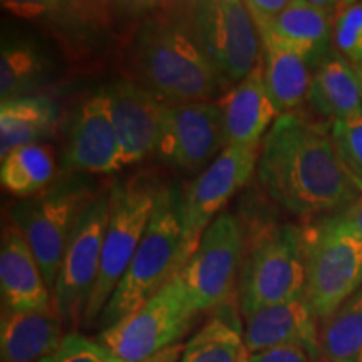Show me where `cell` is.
I'll return each mask as SVG.
<instances>
[{"label":"cell","instance_id":"6da1fadb","mask_svg":"<svg viewBox=\"0 0 362 362\" xmlns=\"http://www.w3.org/2000/svg\"><path fill=\"white\" fill-rule=\"evenodd\" d=\"M257 175L272 200L310 223L342 214L362 194L327 131L292 112L265 134Z\"/></svg>","mask_w":362,"mask_h":362},{"label":"cell","instance_id":"7a4b0ae2","mask_svg":"<svg viewBox=\"0 0 362 362\" xmlns=\"http://www.w3.org/2000/svg\"><path fill=\"white\" fill-rule=\"evenodd\" d=\"M141 86L163 104L211 101L225 84L206 56L188 4L160 7L143 19L133 40Z\"/></svg>","mask_w":362,"mask_h":362},{"label":"cell","instance_id":"3957f363","mask_svg":"<svg viewBox=\"0 0 362 362\" xmlns=\"http://www.w3.org/2000/svg\"><path fill=\"white\" fill-rule=\"evenodd\" d=\"M181 189L160 188L141 243L104 309L99 325L111 327L151 297L183 269Z\"/></svg>","mask_w":362,"mask_h":362},{"label":"cell","instance_id":"277c9868","mask_svg":"<svg viewBox=\"0 0 362 362\" xmlns=\"http://www.w3.org/2000/svg\"><path fill=\"white\" fill-rule=\"evenodd\" d=\"M305 257L302 228L267 223L245 242L237 285L243 317L265 307L305 297Z\"/></svg>","mask_w":362,"mask_h":362},{"label":"cell","instance_id":"5b68a950","mask_svg":"<svg viewBox=\"0 0 362 362\" xmlns=\"http://www.w3.org/2000/svg\"><path fill=\"white\" fill-rule=\"evenodd\" d=\"M305 300L325 322L362 287V240L339 214L302 228Z\"/></svg>","mask_w":362,"mask_h":362},{"label":"cell","instance_id":"8992f818","mask_svg":"<svg viewBox=\"0 0 362 362\" xmlns=\"http://www.w3.org/2000/svg\"><path fill=\"white\" fill-rule=\"evenodd\" d=\"M96 198L83 175L54 181L49 188L12 206V225L24 235L42 270L49 291H54L67 242L79 216Z\"/></svg>","mask_w":362,"mask_h":362},{"label":"cell","instance_id":"52a82bcc","mask_svg":"<svg viewBox=\"0 0 362 362\" xmlns=\"http://www.w3.org/2000/svg\"><path fill=\"white\" fill-rule=\"evenodd\" d=\"M158 189L146 181H117L110 192V220L103 242L98 280L86 305L83 322L99 324L107 302L124 277L146 232Z\"/></svg>","mask_w":362,"mask_h":362},{"label":"cell","instance_id":"ba28073f","mask_svg":"<svg viewBox=\"0 0 362 362\" xmlns=\"http://www.w3.org/2000/svg\"><path fill=\"white\" fill-rule=\"evenodd\" d=\"M200 310L176 275L146 304L111 327L96 341L123 362H143L180 344Z\"/></svg>","mask_w":362,"mask_h":362},{"label":"cell","instance_id":"9c48e42d","mask_svg":"<svg viewBox=\"0 0 362 362\" xmlns=\"http://www.w3.org/2000/svg\"><path fill=\"white\" fill-rule=\"evenodd\" d=\"M193 24L223 81L225 89L238 84L262 62V39L245 2L203 0L189 2Z\"/></svg>","mask_w":362,"mask_h":362},{"label":"cell","instance_id":"30bf717a","mask_svg":"<svg viewBox=\"0 0 362 362\" xmlns=\"http://www.w3.org/2000/svg\"><path fill=\"white\" fill-rule=\"evenodd\" d=\"M242 221L223 211L206 228L178 277L200 312L221 309L233 297L245 253Z\"/></svg>","mask_w":362,"mask_h":362},{"label":"cell","instance_id":"8fae6325","mask_svg":"<svg viewBox=\"0 0 362 362\" xmlns=\"http://www.w3.org/2000/svg\"><path fill=\"white\" fill-rule=\"evenodd\" d=\"M260 146H226L221 155L183 189V267L192 259L203 233L216 216L221 215L220 211L226 203L252 180L259 165Z\"/></svg>","mask_w":362,"mask_h":362},{"label":"cell","instance_id":"7c38bea8","mask_svg":"<svg viewBox=\"0 0 362 362\" xmlns=\"http://www.w3.org/2000/svg\"><path fill=\"white\" fill-rule=\"evenodd\" d=\"M110 220V193L96 194L79 216L67 242L52 300L56 314L71 324L84 319L86 305L98 280L103 242Z\"/></svg>","mask_w":362,"mask_h":362},{"label":"cell","instance_id":"4fadbf2b","mask_svg":"<svg viewBox=\"0 0 362 362\" xmlns=\"http://www.w3.org/2000/svg\"><path fill=\"white\" fill-rule=\"evenodd\" d=\"M225 148L223 117L218 103L163 106L155 155L165 165L200 175Z\"/></svg>","mask_w":362,"mask_h":362},{"label":"cell","instance_id":"5bb4252c","mask_svg":"<svg viewBox=\"0 0 362 362\" xmlns=\"http://www.w3.org/2000/svg\"><path fill=\"white\" fill-rule=\"evenodd\" d=\"M64 166L74 175H111L126 166L103 89L86 99L72 119Z\"/></svg>","mask_w":362,"mask_h":362},{"label":"cell","instance_id":"9a60e30c","mask_svg":"<svg viewBox=\"0 0 362 362\" xmlns=\"http://www.w3.org/2000/svg\"><path fill=\"white\" fill-rule=\"evenodd\" d=\"M111 121L119 138L126 166L155 155L163 104L151 90L129 79H119L103 89Z\"/></svg>","mask_w":362,"mask_h":362},{"label":"cell","instance_id":"2e32d148","mask_svg":"<svg viewBox=\"0 0 362 362\" xmlns=\"http://www.w3.org/2000/svg\"><path fill=\"white\" fill-rule=\"evenodd\" d=\"M226 146H260L280 112L265 84L264 62L221 94L218 101Z\"/></svg>","mask_w":362,"mask_h":362},{"label":"cell","instance_id":"e0dca14e","mask_svg":"<svg viewBox=\"0 0 362 362\" xmlns=\"http://www.w3.org/2000/svg\"><path fill=\"white\" fill-rule=\"evenodd\" d=\"M336 6L337 4L291 0L288 7L272 19L252 17L259 33L272 35L277 42L304 57L309 66H317L329 54L334 27L332 12Z\"/></svg>","mask_w":362,"mask_h":362},{"label":"cell","instance_id":"ac0fdd59","mask_svg":"<svg viewBox=\"0 0 362 362\" xmlns=\"http://www.w3.org/2000/svg\"><path fill=\"white\" fill-rule=\"evenodd\" d=\"M0 292L6 310L56 312L42 270L24 235L13 225L2 235Z\"/></svg>","mask_w":362,"mask_h":362},{"label":"cell","instance_id":"d6986e66","mask_svg":"<svg viewBox=\"0 0 362 362\" xmlns=\"http://www.w3.org/2000/svg\"><path fill=\"white\" fill-rule=\"evenodd\" d=\"M243 339L250 354L270 347L298 344L307 347L312 354L324 357L320 351V330L317 329V317L305 297L265 307L245 317Z\"/></svg>","mask_w":362,"mask_h":362},{"label":"cell","instance_id":"ffe728a7","mask_svg":"<svg viewBox=\"0 0 362 362\" xmlns=\"http://www.w3.org/2000/svg\"><path fill=\"white\" fill-rule=\"evenodd\" d=\"M61 317L56 312L4 310L0 352L4 362H40L61 346Z\"/></svg>","mask_w":362,"mask_h":362},{"label":"cell","instance_id":"44dd1931","mask_svg":"<svg viewBox=\"0 0 362 362\" xmlns=\"http://www.w3.org/2000/svg\"><path fill=\"white\" fill-rule=\"evenodd\" d=\"M307 103L332 123L361 112L362 83L354 66L339 52H329L312 72Z\"/></svg>","mask_w":362,"mask_h":362},{"label":"cell","instance_id":"7402d4cb","mask_svg":"<svg viewBox=\"0 0 362 362\" xmlns=\"http://www.w3.org/2000/svg\"><path fill=\"white\" fill-rule=\"evenodd\" d=\"M52 78V61L29 35H4L0 49V99L35 96Z\"/></svg>","mask_w":362,"mask_h":362},{"label":"cell","instance_id":"603a6c76","mask_svg":"<svg viewBox=\"0 0 362 362\" xmlns=\"http://www.w3.org/2000/svg\"><path fill=\"white\" fill-rule=\"evenodd\" d=\"M262 39V62L269 94L282 115H291L307 101L312 72L309 62L297 52L277 42L272 35L259 33Z\"/></svg>","mask_w":362,"mask_h":362},{"label":"cell","instance_id":"cb8c5ba5","mask_svg":"<svg viewBox=\"0 0 362 362\" xmlns=\"http://www.w3.org/2000/svg\"><path fill=\"white\" fill-rule=\"evenodd\" d=\"M56 119V103L42 94L0 104V158L16 148L39 143L52 133Z\"/></svg>","mask_w":362,"mask_h":362},{"label":"cell","instance_id":"d4e9b609","mask_svg":"<svg viewBox=\"0 0 362 362\" xmlns=\"http://www.w3.org/2000/svg\"><path fill=\"white\" fill-rule=\"evenodd\" d=\"M56 178V160L47 144H27L2 158L0 181L4 189L21 198H33Z\"/></svg>","mask_w":362,"mask_h":362},{"label":"cell","instance_id":"484cf974","mask_svg":"<svg viewBox=\"0 0 362 362\" xmlns=\"http://www.w3.org/2000/svg\"><path fill=\"white\" fill-rule=\"evenodd\" d=\"M243 329L216 315L185 344L180 362H250Z\"/></svg>","mask_w":362,"mask_h":362},{"label":"cell","instance_id":"4316f807","mask_svg":"<svg viewBox=\"0 0 362 362\" xmlns=\"http://www.w3.org/2000/svg\"><path fill=\"white\" fill-rule=\"evenodd\" d=\"M320 351L329 362H362V287L322 322Z\"/></svg>","mask_w":362,"mask_h":362},{"label":"cell","instance_id":"83f0119b","mask_svg":"<svg viewBox=\"0 0 362 362\" xmlns=\"http://www.w3.org/2000/svg\"><path fill=\"white\" fill-rule=\"evenodd\" d=\"M332 40L337 52L354 69L362 66V2L337 4L334 11Z\"/></svg>","mask_w":362,"mask_h":362},{"label":"cell","instance_id":"f1b7e54d","mask_svg":"<svg viewBox=\"0 0 362 362\" xmlns=\"http://www.w3.org/2000/svg\"><path fill=\"white\" fill-rule=\"evenodd\" d=\"M330 138L342 165L362 189V111L346 119L334 121Z\"/></svg>","mask_w":362,"mask_h":362},{"label":"cell","instance_id":"f546056e","mask_svg":"<svg viewBox=\"0 0 362 362\" xmlns=\"http://www.w3.org/2000/svg\"><path fill=\"white\" fill-rule=\"evenodd\" d=\"M40 362H123L98 341L81 334H67L61 346Z\"/></svg>","mask_w":362,"mask_h":362},{"label":"cell","instance_id":"4dcf8cb0","mask_svg":"<svg viewBox=\"0 0 362 362\" xmlns=\"http://www.w3.org/2000/svg\"><path fill=\"white\" fill-rule=\"evenodd\" d=\"M320 357L312 354L304 346L288 344V346L270 347V349L252 354L250 362H317Z\"/></svg>","mask_w":362,"mask_h":362},{"label":"cell","instance_id":"1f68e13d","mask_svg":"<svg viewBox=\"0 0 362 362\" xmlns=\"http://www.w3.org/2000/svg\"><path fill=\"white\" fill-rule=\"evenodd\" d=\"M245 4L252 16L272 19V17L279 16L284 8H287L291 0H248Z\"/></svg>","mask_w":362,"mask_h":362},{"label":"cell","instance_id":"d6a6232c","mask_svg":"<svg viewBox=\"0 0 362 362\" xmlns=\"http://www.w3.org/2000/svg\"><path fill=\"white\" fill-rule=\"evenodd\" d=\"M344 220L347 221V223L351 225V228L354 230V232L359 235V238L362 240V194L357 200L352 203V205L347 208V210H344L342 214Z\"/></svg>","mask_w":362,"mask_h":362},{"label":"cell","instance_id":"836d02e7","mask_svg":"<svg viewBox=\"0 0 362 362\" xmlns=\"http://www.w3.org/2000/svg\"><path fill=\"white\" fill-rule=\"evenodd\" d=\"M185 344H175V346L168 347L166 351L160 352V354L149 357V359L143 362H180L181 354H183Z\"/></svg>","mask_w":362,"mask_h":362},{"label":"cell","instance_id":"e575fe53","mask_svg":"<svg viewBox=\"0 0 362 362\" xmlns=\"http://www.w3.org/2000/svg\"><path fill=\"white\" fill-rule=\"evenodd\" d=\"M356 72H357V76H359V79H361V83H362V66L359 67V69H356Z\"/></svg>","mask_w":362,"mask_h":362},{"label":"cell","instance_id":"d590c367","mask_svg":"<svg viewBox=\"0 0 362 362\" xmlns=\"http://www.w3.org/2000/svg\"><path fill=\"white\" fill-rule=\"evenodd\" d=\"M325 362H329V361H325Z\"/></svg>","mask_w":362,"mask_h":362}]
</instances>
